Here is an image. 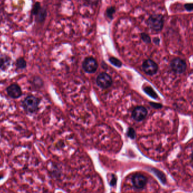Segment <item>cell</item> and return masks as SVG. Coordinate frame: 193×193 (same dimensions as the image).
<instances>
[{
    "label": "cell",
    "mask_w": 193,
    "mask_h": 193,
    "mask_svg": "<svg viewBox=\"0 0 193 193\" xmlns=\"http://www.w3.org/2000/svg\"><path fill=\"white\" fill-rule=\"evenodd\" d=\"M40 103V100L36 96H30L26 97L22 102V106L28 113H36Z\"/></svg>",
    "instance_id": "cell-1"
},
{
    "label": "cell",
    "mask_w": 193,
    "mask_h": 193,
    "mask_svg": "<svg viewBox=\"0 0 193 193\" xmlns=\"http://www.w3.org/2000/svg\"><path fill=\"white\" fill-rule=\"evenodd\" d=\"M163 17L160 14L152 15L147 21L148 26L155 31H160L163 28Z\"/></svg>",
    "instance_id": "cell-2"
},
{
    "label": "cell",
    "mask_w": 193,
    "mask_h": 193,
    "mask_svg": "<svg viewBox=\"0 0 193 193\" xmlns=\"http://www.w3.org/2000/svg\"><path fill=\"white\" fill-rule=\"evenodd\" d=\"M97 85L102 89H107L112 85L113 79L109 75L106 73L100 74L96 78Z\"/></svg>",
    "instance_id": "cell-3"
},
{
    "label": "cell",
    "mask_w": 193,
    "mask_h": 193,
    "mask_svg": "<svg viewBox=\"0 0 193 193\" xmlns=\"http://www.w3.org/2000/svg\"><path fill=\"white\" fill-rule=\"evenodd\" d=\"M83 67L84 71L88 73H94L96 71L98 68V64L93 58L89 57L84 60Z\"/></svg>",
    "instance_id": "cell-4"
},
{
    "label": "cell",
    "mask_w": 193,
    "mask_h": 193,
    "mask_svg": "<svg viewBox=\"0 0 193 193\" xmlns=\"http://www.w3.org/2000/svg\"><path fill=\"white\" fill-rule=\"evenodd\" d=\"M143 71L145 73L149 75H153L158 71V65L153 60H148L143 62L142 65Z\"/></svg>",
    "instance_id": "cell-5"
},
{
    "label": "cell",
    "mask_w": 193,
    "mask_h": 193,
    "mask_svg": "<svg viewBox=\"0 0 193 193\" xmlns=\"http://www.w3.org/2000/svg\"><path fill=\"white\" fill-rule=\"evenodd\" d=\"M7 93L10 98L17 99L22 96V91L21 88L17 84H13L7 88Z\"/></svg>",
    "instance_id": "cell-6"
},
{
    "label": "cell",
    "mask_w": 193,
    "mask_h": 193,
    "mask_svg": "<svg viewBox=\"0 0 193 193\" xmlns=\"http://www.w3.org/2000/svg\"><path fill=\"white\" fill-rule=\"evenodd\" d=\"M170 67L173 71L176 73H181L186 70L187 64L183 60L180 58H176L172 61Z\"/></svg>",
    "instance_id": "cell-7"
},
{
    "label": "cell",
    "mask_w": 193,
    "mask_h": 193,
    "mask_svg": "<svg viewBox=\"0 0 193 193\" xmlns=\"http://www.w3.org/2000/svg\"><path fill=\"white\" fill-rule=\"evenodd\" d=\"M134 186L138 189H142L145 187L147 183L146 177L140 173H137L133 176L132 178Z\"/></svg>",
    "instance_id": "cell-8"
},
{
    "label": "cell",
    "mask_w": 193,
    "mask_h": 193,
    "mask_svg": "<svg viewBox=\"0 0 193 193\" xmlns=\"http://www.w3.org/2000/svg\"><path fill=\"white\" fill-rule=\"evenodd\" d=\"M147 111V110L142 106L137 107L134 109L132 113V117L136 121H140L144 119L146 117Z\"/></svg>",
    "instance_id": "cell-9"
},
{
    "label": "cell",
    "mask_w": 193,
    "mask_h": 193,
    "mask_svg": "<svg viewBox=\"0 0 193 193\" xmlns=\"http://www.w3.org/2000/svg\"><path fill=\"white\" fill-rule=\"evenodd\" d=\"M10 58L7 56L0 57V69L6 70L10 66Z\"/></svg>",
    "instance_id": "cell-10"
},
{
    "label": "cell",
    "mask_w": 193,
    "mask_h": 193,
    "mask_svg": "<svg viewBox=\"0 0 193 193\" xmlns=\"http://www.w3.org/2000/svg\"><path fill=\"white\" fill-rule=\"evenodd\" d=\"M47 10L43 8H41L40 12L36 15V20L38 22H43L47 17Z\"/></svg>",
    "instance_id": "cell-11"
},
{
    "label": "cell",
    "mask_w": 193,
    "mask_h": 193,
    "mask_svg": "<svg viewBox=\"0 0 193 193\" xmlns=\"http://www.w3.org/2000/svg\"><path fill=\"white\" fill-rule=\"evenodd\" d=\"M16 67L18 70H23L26 68L27 62L23 58L20 57L18 58L16 61Z\"/></svg>",
    "instance_id": "cell-12"
},
{
    "label": "cell",
    "mask_w": 193,
    "mask_h": 193,
    "mask_svg": "<svg viewBox=\"0 0 193 193\" xmlns=\"http://www.w3.org/2000/svg\"><path fill=\"white\" fill-rule=\"evenodd\" d=\"M115 11H116V9L115 7H109L106 9L105 15L107 18L111 20L113 18V15L115 13Z\"/></svg>",
    "instance_id": "cell-13"
},
{
    "label": "cell",
    "mask_w": 193,
    "mask_h": 193,
    "mask_svg": "<svg viewBox=\"0 0 193 193\" xmlns=\"http://www.w3.org/2000/svg\"><path fill=\"white\" fill-rule=\"evenodd\" d=\"M151 170H152L153 172H154L155 175H156V176L160 179V181L163 183H165L166 177H165V175L163 174V172H160V170H157V169H154V168H153Z\"/></svg>",
    "instance_id": "cell-14"
},
{
    "label": "cell",
    "mask_w": 193,
    "mask_h": 193,
    "mask_svg": "<svg viewBox=\"0 0 193 193\" xmlns=\"http://www.w3.org/2000/svg\"><path fill=\"white\" fill-rule=\"evenodd\" d=\"M41 9V5H40V2H37L33 6V9H32V14L36 16L38 13L40 12Z\"/></svg>",
    "instance_id": "cell-15"
},
{
    "label": "cell",
    "mask_w": 193,
    "mask_h": 193,
    "mask_svg": "<svg viewBox=\"0 0 193 193\" xmlns=\"http://www.w3.org/2000/svg\"><path fill=\"white\" fill-rule=\"evenodd\" d=\"M145 91L146 92V93L148 94L149 96H150L153 98H156L157 96V95L156 93H155V92L150 87H147L145 89Z\"/></svg>",
    "instance_id": "cell-16"
},
{
    "label": "cell",
    "mask_w": 193,
    "mask_h": 193,
    "mask_svg": "<svg viewBox=\"0 0 193 193\" xmlns=\"http://www.w3.org/2000/svg\"><path fill=\"white\" fill-rule=\"evenodd\" d=\"M141 36L142 40H143L145 43H150V42H151V39H150V36H149L147 34H146V33H141Z\"/></svg>",
    "instance_id": "cell-17"
},
{
    "label": "cell",
    "mask_w": 193,
    "mask_h": 193,
    "mask_svg": "<svg viewBox=\"0 0 193 193\" xmlns=\"http://www.w3.org/2000/svg\"><path fill=\"white\" fill-rule=\"evenodd\" d=\"M110 61L111 62V64H113L114 66H116L117 67H121L122 65V64L120 60H118L115 58H111L110 59Z\"/></svg>",
    "instance_id": "cell-18"
},
{
    "label": "cell",
    "mask_w": 193,
    "mask_h": 193,
    "mask_svg": "<svg viewBox=\"0 0 193 193\" xmlns=\"http://www.w3.org/2000/svg\"><path fill=\"white\" fill-rule=\"evenodd\" d=\"M185 7L187 11L193 10V3H187L185 5Z\"/></svg>",
    "instance_id": "cell-19"
},
{
    "label": "cell",
    "mask_w": 193,
    "mask_h": 193,
    "mask_svg": "<svg viewBox=\"0 0 193 193\" xmlns=\"http://www.w3.org/2000/svg\"><path fill=\"white\" fill-rule=\"evenodd\" d=\"M117 177L115 176L114 175H113V179H111V182H110V184H111V186H113V185H115L116 184V183H117Z\"/></svg>",
    "instance_id": "cell-20"
},
{
    "label": "cell",
    "mask_w": 193,
    "mask_h": 193,
    "mask_svg": "<svg viewBox=\"0 0 193 193\" xmlns=\"http://www.w3.org/2000/svg\"><path fill=\"white\" fill-rule=\"evenodd\" d=\"M159 41H160V40H159L158 38H155V39H154V42L155 43H157V44H158L159 43Z\"/></svg>",
    "instance_id": "cell-21"
},
{
    "label": "cell",
    "mask_w": 193,
    "mask_h": 193,
    "mask_svg": "<svg viewBox=\"0 0 193 193\" xmlns=\"http://www.w3.org/2000/svg\"><path fill=\"white\" fill-rule=\"evenodd\" d=\"M3 178V176H0V180H2Z\"/></svg>",
    "instance_id": "cell-22"
},
{
    "label": "cell",
    "mask_w": 193,
    "mask_h": 193,
    "mask_svg": "<svg viewBox=\"0 0 193 193\" xmlns=\"http://www.w3.org/2000/svg\"><path fill=\"white\" fill-rule=\"evenodd\" d=\"M192 161H193V155H192Z\"/></svg>",
    "instance_id": "cell-23"
},
{
    "label": "cell",
    "mask_w": 193,
    "mask_h": 193,
    "mask_svg": "<svg viewBox=\"0 0 193 193\" xmlns=\"http://www.w3.org/2000/svg\"></svg>",
    "instance_id": "cell-24"
}]
</instances>
